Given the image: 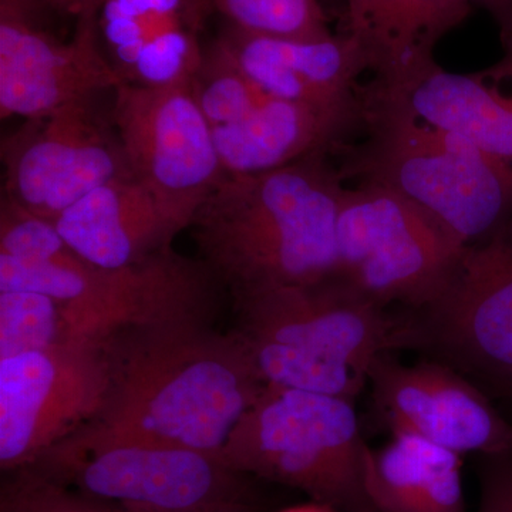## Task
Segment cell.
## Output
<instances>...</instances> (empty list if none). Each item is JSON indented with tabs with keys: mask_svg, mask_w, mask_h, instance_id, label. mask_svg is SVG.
Instances as JSON below:
<instances>
[{
	"mask_svg": "<svg viewBox=\"0 0 512 512\" xmlns=\"http://www.w3.org/2000/svg\"><path fill=\"white\" fill-rule=\"evenodd\" d=\"M104 429L221 456L266 384L235 330L208 322L128 330L106 345Z\"/></svg>",
	"mask_w": 512,
	"mask_h": 512,
	"instance_id": "6da1fadb",
	"label": "cell"
},
{
	"mask_svg": "<svg viewBox=\"0 0 512 512\" xmlns=\"http://www.w3.org/2000/svg\"><path fill=\"white\" fill-rule=\"evenodd\" d=\"M330 156L227 175L192 222L202 262L234 296L336 275L346 185Z\"/></svg>",
	"mask_w": 512,
	"mask_h": 512,
	"instance_id": "7a4b0ae2",
	"label": "cell"
},
{
	"mask_svg": "<svg viewBox=\"0 0 512 512\" xmlns=\"http://www.w3.org/2000/svg\"><path fill=\"white\" fill-rule=\"evenodd\" d=\"M235 301V332L268 386L355 400L377 357L414 348L410 313L393 315L336 275Z\"/></svg>",
	"mask_w": 512,
	"mask_h": 512,
	"instance_id": "3957f363",
	"label": "cell"
},
{
	"mask_svg": "<svg viewBox=\"0 0 512 512\" xmlns=\"http://www.w3.org/2000/svg\"><path fill=\"white\" fill-rule=\"evenodd\" d=\"M362 140L332 154L345 185L372 184L433 212L467 242L512 217V175L468 138L420 119L403 101L362 87Z\"/></svg>",
	"mask_w": 512,
	"mask_h": 512,
	"instance_id": "277c9868",
	"label": "cell"
},
{
	"mask_svg": "<svg viewBox=\"0 0 512 512\" xmlns=\"http://www.w3.org/2000/svg\"><path fill=\"white\" fill-rule=\"evenodd\" d=\"M355 400L268 386L221 451L231 470L302 491L338 512H376Z\"/></svg>",
	"mask_w": 512,
	"mask_h": 512,
	"instance_id": "5b68a950",
	"label": "cell"
},
{
	"mask_svg": "<svg viewBox=\"0 0 512 512\" xmlns=\"http://www.w3.org/2000/svg\"><path fill=\"white\" fill-rule=\"evenodd\" d=\"M119 512H247L244 474L221 457L126 436L89 423L35 464Z\"/></svg>",
	"mask_w": 512,
	"mask_h": 512,
	"instance_id": "8992f818",
	"label": "cell"
},
{
	"mask_svg": "<svg viewBox=\"0 0 512 512\" xmlns=\"http://www.w3.org/2000/svg\"><path fill=\"white\" fill-rule=\"evenodd\" d=\"M468 244L437 215L399 192L346 185L336 225V276L384 308L412 312L437 301Z\"/></svg>",
	"mask_w": 512,
	"mask_h": 512,
	"instance_id": "52a82bcc",
	"label": "cell"
},
{
	"mask_svg": "<svg viewBox=\"0 0 512 512\" xmlns=\"http://www.w3.org/2000/svg\"><path fill=\"white\" fill-rule=\"evenodd\" d=\"M111 123L134 178L153 195L175 234L191 227L225 177L214 130L191 83L121 84L114 90Z\"/></svg>",
	"mask_w": 512,
	"mask_h": 512,
	"instance_id": "ba28073f",
	"label": "cell"
},
{
	"mask_svg": "<svg viewBox=\"0 0 512 512\" xmlns=\"http://www.w3.org/2000/svg\"><path fill=\"white\" fill-rule=\"evenodd\" d=\"M410 313L414 348L512 399V217L468 245L436 302Z\"/></svg>",
	"mask_w": 512,
	"mask_h": 512,
	"instance_id": "9c48e42d",
	"label": "cell"
},
{
	"mask_svg": "<svg viewBox=\"0 0 512 512\" xmlns=\"http://www.w3.org/2000/svg\"><path fill=\"white\" fill-rule=\"evenodd\" d=\"M110 389L106 346L70 345L0 359V467L35 464L99 417Z\"/></svg>",
	"mask_w": 512,
	"mask_h": 512,
	"instance_id": "30bf717a",
	"label": "cell"
},
{
	"mask_svg": "<svg viewBox=\"0 0 512 512\" xmlns=\"http://www.w3.org/2000/svg\"><path fill=\"white\" fill-rule=\"evenodd\" d=\"M92 100L28 119L3 138V195L55 222L101 185L134 177L116 128Z\"/></svg>",
	"mask_w": 512,
	"mask_h": 512,
	"instance_id": "8fae6325",
	"label": "cell"
},
{
	"mask_svg": "<svg viewBox=\"0 0 512 512\" xmlns=\"http://www.w3.org/2000/svg\"><path fill=\"white\" fill-rule=\"evenodd\" d=\"M373 403L392 433H410L461 454L512 450V424L483 390L441 360L406 365L392 353L370 367Z\"/></svg>",
	"mask_w": 512,
	"mask_h": 512,
	"instance_id": "7c38bea8",
	"label": "cell"
},
{
	"mask_svg": "<svg viewBox=\"0 0 512 512\" xmlns=\"http://www.w3.org/2000/svg\"><path fill=\"white\" fill-rule=\"evenodd\" d=\"M99 18L64 43L39 23L0 18V116L36 119L127 83L99 45Z\"/></svg>",
	"mask_w": 512,
	"mask_h": 512,
	"instance_id": "4fadbf2b",
	"label": "cell"
},
{
	"mask_svg": "<svg viewBox=\"0 0 512 512\" xmlns=\"http://www.w3.org/2000/svg\"><path fill=\"white\" fill-rule=\"evenodd\" d=\"M217 40L272 99L328 109L362 106L359 77L367 63L355 40L345 33L325 39H291L229 26Z\"/></svg>",
	"mask_w": 512,
	"mask_h": 512,
	"instance_id": "5bb4252c",
	"label": "cell"
},
{
	"mask_svg": "<svg viewBox=\"0 0 512 512\" xmlns=\"http://www.w3.org/2000/svg\"><path fill=\"white\" fill-rule=\"evenodd\" d=\"M470 0H346V32L362 50L370 86L399 94L436 66L434 49L470 16Z\"/></svg>",
	"mask_w": 512,
	"mask_h": 512,
	"instance_id": "9a60e30c",
	"label": "cell"
},
{
	"mask_svg": "<svg viewBox=\"0 0 512 512\" xmlns=\"http://www.w3.org/2000/svg\"><path fill=\"white\" fill-rule=\"evenodd\" d=\"M362 114L363 101L352 109H328L269 99L237 123L212 130L225 174L251 175L332 156L362 128Z\"/></svg>",
	"mask_w": 512,
	"mask_h": 512,
	"instance_id": "2e32d148",
	"label": "cell"
},
{
	"mask_svg": "<svg viewBox=\"0 0 512 512\" xmlns=\"http://www.w3.org/2000/svg\"><path fill=\"white\" fill-rule=\"evenodd\" d=\"M56 228L84 261L104 269L140 264L177 237L136 178L101 185L57 217Z\"/></svg>",
	"mask_w": 512,
	"mask_h": 512,
	"instance_id": "e0dca14e",
	"label": "cell"
},
{
	"mask_svg": "<svg viewBox=\"0 0 512 512\" xmlns=\"http://www.w3.org/2000/svg\"><path fill=\"white\" fill-rule=\"evenodd\" d=\"M503 50L500 62L488 69L460 74L436 64L404 92L387 96L403 101L420 119L473 141L512 175V47Z\"/></svg>",
	"mask_w": 512,
	"mask_h": 512,
	"instance_id": "ac0fdd59",
	"label": "cell"
},
{
	"mask_svg": "<svg viewBox=\"0 0 512 512\" xmlns=\"http://www.w3.org/2000/svg\"><path fill=\"white\" fill-rule=\"evenodd\" d=\"M365 484L376 512H467L463 456L416 434L369 448Z\"/></svg>",
	"mask_w": 512,
	"mask_h": 512,
	"instance_id": "d6986e66",
	"label": "cell"
},
{
	"mask_svg": "<svg viewBox=\"0 0 512 512\" xmlns=\"http://www.w3.org/2000/svg\"><path fill=\"white\" fill-rule=\"evenodd\" d=\"M212 0H106L99 13V32L121 74L157 40L195 29ZM126 79V77H124Z\"/></svg>",
	"mask_w": 512,
	"mask_h": 512,
	"instance_id": "ffe728a7",
	"label": "cell"
},
{
	"mask_svg": "<svg viewBox=\"0 0 512 512\" xmlns=\"http://www.w3.org/2000/svg\"><path fill=\"white\" fill-rule=\"evenodd\" d=\"M191 90L212 128L237 123L272 99L242 72L218 40L204 49Z\"/></svg>",
	"mask_w": 512,
	"mask_h": 512,
	"instance_id": "44dd1931",
	"label": "cell"
},
{
	"mask_svg": "<svg viewBox=\"0 0 512 512\" xmlns=\"http://www.w3.org/2000/svg\"><path fill=\"white\" fill-rule=\"evenodd\" d=\"M70 345L57 299L36 292H0V359Z\"/></svg>",
	"mask_w": 512,
	"mask_h": 512,
	"instance_id": "7402d4cb",
	"label": "cell"
},
{
	"mask_svg": "<svg viewBox=\"0 0 512 512\" xmlns=\"http://www.w3.org/2000/svg\"><path fill=\"white\" fill-rule=\"evenodd\" d=\"M212 5L242 32L291 39L332 36L319 0H212Z\"/></svg>",
	"mask_w": 512,
	"mask_h": 512,
	"instance_id": "603a6c76",
	"label": "cell"
},
{
	"mask_svg": "<svg viewBox=\"0 0 512 512\" xmlns=\"http://www.w3.org/2000/svg\"><path fill=\"white\" fill-rule=\"evenodd\" d=\"M0 512H119L84 497L36 467L6 473Z\"/></svg>",
	"mask_w": 512,
	"mask_h": 512,
	"instance_id": "cb8c5ba5",
	"label": "cell"
},
{
	"mask_svg": "<svg viewBox=\"0 0 512 512\" xmlns=\"http://www.w3.org/2000/svg\"><path fill=\"white\" fill-rule=\"evenodd\" d=\"M55 222L39 217L2 194L0 255L43 261L70 251Z\"/></svg>",
	"mask_w": 512,
	"mask_h": 512,
	"instance_id": "d4e9b609",
	"label": "cell"
},
{
	"mask_svg": "<svg viewBox=\"0 0 512 512\" xmlns=\"http://www.w3.org/2000/svg\"><path fill=\"white\" fill-rule=\"evenodd\" d=\"M480 458L478 512H512V450Z\"/></svg>",
	"mask_w": 512,
	"mask_h": 512,
	"instance_id": "484cf974",
	"label": "cell"
},
{
	"mask_svg": "<svg viewBox=\"0 0 512 512\" xmlns=\"http://www.w3.org/2000/svg\"><path fill=\"white\" fill-rule=\"evenodd\" d=\"M473 5L481 6L493 16L500 29L503 49L512 47V0H470Z\"/></svg>",
	"mask_w": 512,
	"mask_h": 512,
	"instance_id": "4316f807",
	"label": "cell"
},
{
	"mask_svg": "<svg viewBox=\"0 0 512 512\" xmlns=\"http://www.w3.org/2000/svg\"><path fill=\"white\" fill-rule=\"evenodd\" d=\"M45 2L47 9L80 20L99 18L101 6L106 0H45Z\"/></svg>",
	"mask_w": 512,
	"mask_h": 512,
	"instance_id": "83f0119b",
	"label": "cell"
},
{
	"mask_svg": "<svg viewBox=\"0 0 512 512\" xmlns=\"http://www.w3.org/2000/svg\"><path fill=\"white\" fill-rule=\"evenodd\" d=\"M282 512H338L333 510V508L326 507V505L322 504H308V505H299V507L289 508V510Z\"/></svg>",
	"mask_w": 512,
	"mask_h": 512,
	"instance_id": "f1b7e54d",
	"label": "cell"
},
{
	"mask_svg": "<svg viewBox=\"0 0 512 512\" xmlns=\"http://www.w3.org/2000/svg\"><path fill=\"white\" fill-rule=\"evenodd\" d=\"M247 512H249V511H247Z\"/></svg>",
	"mask_w": 512,
	"mask_h": 512,
	"instance_id": "f546056e",
	"label": "cell"
}]
</instances>
